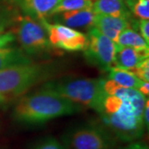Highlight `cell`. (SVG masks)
<instances>
[{
	"instance_id": "obj_1",
	"label": "cell",
	"mask_w": 149,
	"mask_h": 149,
	"mask_svg": "<svg viewBox=\"0 0 149 149\" xmlns=\"http://www.w3.org/2000/svg\"><path fill=\"white\" fill-rule=\"evenodd\" d=\"M104 90L106 95L98 112L104 125L123 142L139 140L146 130L143 113L148 97L111 80L104 81Z\"/></svg>"
},
{
	"instance_id": "obj_2",
	"label": "cell",
	"mask_w": 149,
	"mask_h": 149,
	"mask_svg": "<svg viewBox=\"0 0 149 149\" xmlns=\"http://www.w3.org/2000/svg\"><path fill=\"white\" fill-rule=\"evenodd\" d=\"M83 107L58 93L42 87L22 96L13 110L14 121L23 125H40L50 120L80 112Z\"/></svg>"
},
{
	"instance_id": "obj_3",
	"label": "cell",
	"mask_w": 149,
	"mask_h": 149,
	"mask_svg": "<svg viewBox=\"0 0 149 149\" xmlns=\"http://www.w3.org/2000/svg\"><path fill=\"white\" fill-rule=\"evenodd\" d=\"M102 79L64 78L49 81L43 88L53 91L82 107H88L97 113L106 95Z\"/></svg>"
},
{
	"instance_id": "obj_4",
	"label": "cell",
	"mask_w": 149,
	"mask_h": 149,
	"mask_svg": "<svg viewBox=\"0 0 149 149\" xmlns=\"http://www.w3.org/2000/svg\"><path fill=\"white\" fill-rule=\"evenodd\" d=\"M47 65L35 63L16 65L0 70V95L8 102L22 96L47 77Z\"/></svg>"
},
{
	"instance_id": "obj_5",
	"label": "cell",
	"mask_w": 149,
	"mask_h": 149,
	"mask_svg": "<svg viewBox=\"0 0 149 149\" xmlns=\"http://www.w3.org/2000/svg\"><path fill=\"white\" fill-rule=\"evenodd\" d=\"M65 149H115L116 139L104 126L85 123L68 129L61 137Z\"/></svg>"
},
{
	"instance_id": "obj_6",
	"label": "cell",
	"mask_w": 149,
	"mask_h": 149,
	"mask_svg": "<svg viewBox=\"0 0 149 149\" xmlns=\"http://www.w3.org/2000/svg\"><path fill=\"white\" fill-rule=\"evenodd\" d=\"M12 32L27 56L47 55L53 48L42 24L32 17L18 16L14 31Z\"/></svg>"
},
{
	"instance_id": "obj_7",
	"label": "cell",
	"mask_w": 149,
	"mask_h": 149,
	"mask_svg": "<svg viewBox=\"0 0 149 149\" xmlns=\"http://www.w3.org/2000/svg\"><path fill=\"white\" fill-rule=\"evenodd\" d=\"M87 37L88 43L83 51L87 63L105 71L113 67L117 52L116 43L93 27L88 30Z\"/></svg>"
},
{
	"instance_id": "obj_8",
	"label": "cell",
	"mask_w": 149,
	"mask_h": 149,
	"mask_svg": "<svg viewBox=\"0 0 149 149\" xmlns=\"http://www.w3.org/2000/svg\"><path fill=\"white\" fill-rule=\"evenodd\" d=\"M47 33L52 47L65 52H83L88 43L87 34L61 23H51L46 19L39 20Z\"/></svg>"
},
{
	"instance_id": "obj_9",
	"label": "cell",
	"mask_w": 149,
	"mask_h": 149,
	"mask_svg": "<svg viewBox=\"0 0 149 149\" xmlns=\"http://www.w3.org/2000/svg\"><path fill=\"white\" fill-rule=\"evenodd\" d=\"M137 23H133L132 18L118 17L109 16L103 14H95L93 27L97 31L111 39L113 42H116L119 34L125 29L133 26H137Z\"/></svg>"
},
{
	"instance_id": "obj_10",
	"label": "cell",
	"mask_w": 149,
	"mask_h": 149,
	"mask_svg": "<svg viewBox=\"0 0 149 149\" xmlns=\"http://www.w3.org/2000/svg\"><path fill=\"white\" fill-rule=\"evenodd\" d=\"M148 58L149 48L127 47L117 45L113 67L130 70Z\"/></svg>"
},
{
	"instance_id": "obj_11",
	"label": "cell",
	"mask_w": 149,
	"mask_h": 149,
	"mask_svg": "<svg viewBox=\"0 0 149 149\" xmlns=\"http://www.w3.org/2000/svg\"><path fill=\"white\" fill-rule=\"evenodd\" d=\"M58 23H61L71 28H87L93 27L95 13L92 8L68 11L56 14Z\"/></svg>"
},
{
	"instance_id": "obj_12",
	"label": "cell",
	"mask_w": 149,
	"mask_h": 149,
	"mask_svg": "<svg viewBox=\"0 0 149 149\" xmlns=\"http://www.w3.org/2000/svg\"><path fill=\"white\" fill-rule=\"evenodd\" d=\"M61 0H19L18 3L25 15L40 20L51 16Z\"/></svg>"
},
{
	"instance_id": "obj_13",
	"label": "cell",
	"mask_w": 149,
	"mask_h": 149,
	"mask_svg": "<svg viewBox=\"0 0 149 149\" xmlns=\"http://www.w3.org/2000/svg\"><path fill=\"white\" fill-rule=\"evenodd\" d=\"M92 10L95 14L131 18V13L124 0H96L93 3Z\"/></svg>"
},
{
	"instance_id": "obj_14",
	"label": "cell",
	"mask_w": 149,
	"mask_h": 149,
	"mask_svg": "<svg viewBox=\"0 0 149 149\" xmlns=\"http://www.w3.org/2000/svg\"><path fill=\"white\" fill-rule=\"evenodd\" d=\"M31 62L32 59L21 49L8 47L0 48V70L16 65Z\"/></svg>"
},
{
	"instance_id": "obj_15",
	"label": "cell",
	"mask_w": 149,
	"mask_h": 149,
	"mask_svg": "<svg viewBox=\"0 0 149 149\" xmlns=\"http://www.w3.org/2000/svg\"><path fill=\"white\" fill-rule=\"evenodd\" d=\"M109 80H111L123 87L133 89L139 91V88L144 81L140 80L133 73L126 70L119 69L117 67H112L109 70Z\"/></svg>"
},
{
	"instance_id": "obj_16",
	"label": "cell",
	"mask_w": 149,
	"mask_h": 149,
	"mask_svg": "<svg viewBox=\"0 0 149 149\" xmlns=\"http://www.w3.org/2000/svg\"><path fill=\"white\" fill-rule=\"evenodd\" d=\"M115 43L120 47L133 48H148L149 43L143 39L134 28L128 27L123 30L118 37Z\"/></svg>"
},
{
	"instance_id": "obj_17",
	"label": "cell",
	"mask_w": 149,
	"mask_h": 149,
	"mask_svg": "<svg viewBox=\"0 0 149 149\" xmlns=\"http://www.w3.org/2000/svg\"><path fill=\"white\" fill-rule=\"evenodd\" d=\"M92 5L93 3L90 0H61L52 13L51 16L68 11L92 8Z\"/></svg>"
},
{
	"instance_id": "obj_18",
	"label": "cell",
	"mask_w": 149,
	"mask_h": 149,
	"mask_svg": "<svg viewBox=\"0 0 149 149\" xmlns=\"http://www.w3.org/2000/svg\"><path fill=\"white\" fill-rule=\"evenodd\" d=\"M131 15L139 19L149 18V0H124Z\"/></svg>"
},
{
	"instance_id": "obj_19",
	"label": "cell",
	"mask_w": 149,
	"mask_h": 149,
	"mask_svg": "<svg viewBox=\"0 0 149 149\" xmlns=\"http://www.w3.org/2000/svg\"><path fill=\"white\" fill-rule=\"evenodd\" d=\"M30 149H65L61 141L53 137H46L32 145Z\"/></svg>"
},
{
	"instance_id": "obj_20",
	"label": "cell",
	"mask_w": 149,
	"mask_h": 149,
	"mask_svg": "<svg viewBox=\"0 0 149 149\" xmlns=\"http://www.w3.org/2000/svg\"><path fill=\"white\" fill-rule=\"evenodd\" d=\"M129 72L133 73L134 75H136L140 80L143 81H149V58L146 59L143 62L138 65L133 69L128 70Z\"/></svg>"
},
{
	"instance_id": "obj_21",
	"label": "cell",
	"mask_w": 149,
	"mask_h": 149,
	"mask_svg": "<svg viewBox=\"0 0 149 149\" xmlns=\"http://www.w3.org/2000/svg\"><path fill=\"white\" fill-rule=\"evenodd\" d=\"M15 36L12 32H5L0 28V48L7 47L15 41Z\"/></svg>"
},
{
	"instance_id": "obj_22",
	"label": "cell",
	"mask_w": 149,
	"mask_h": 149,
	"mask_svg": "<svg viewBox=\"0 0 149 149\" xmlns=\"http://www.w3.org/2000/svg\"><path fill=\"white\" fill-rule=\"evenodd\" d=\"M138 27L140 31V35L149 43V21L146 19H140L138 21Z\"/></svg>"
},
{
	"instance_id": "obj_23",
	"label": "cell",
	"mask_w": 149,
	"mask_h": 149,
	"mask_svg": "<svg viewBox=\"0 0 149 149\" xmlns=\"http://www.w3.org/2000/svg\"><path fill=\"white\" fill-rule=\"evenodd\" d=\"M124 149H149L148 145L141 141H133L131 142L124 148Z\"/></svg>"
},
{
	"instance_id": "obj_24",
	"label": "cell",
	"mask_w": 149,
	"mask_h": 149,
	"mask_svg": "<svg viewBox=\"0 0 149 149\" xmlns=\"http://www.w3.org/2000/svg\"><path fill=\"white\" fill-rule=\"evenodd\" d=\"M143 118L145 125V128L148 129L149 127V100L148 99L146 100L145 105L143 108Z\"/></svg>"
},
{
	"instance_id": "obj_25",
	"label": "cell",
	"mask_w": 149,
	"mask_h": 149,
	"mask_svg": "<svg viewBox=\"0 0 149 149\" xmlns=\"http://www.w3.org/2000/svg\"><path fill=\"white\" fill-rule=\"evenodd\" d=\"M139 91L143 94L144 96L146 97H148L149 95V83L147 81H144L143 83V85H141V87L139 88Z\"/></svg>"
},
{
	"instance_id": "obj_26",
	"label": "cell",
	"mask_w": 149,
	"mask_h": 149,
	"mask_svg": "<svg viewBox=\"0 0 149 149\" xmlns=\"http://www.w3.org/2000/svg\"><path fill=\"white\" fill-rule=\"evenodd\" d=\"M6 102H7V101H6L5 100H4V98L0 95V107L2 106L3 104H4Z\"/></svg>"
},
{
	"instance_id": "obj_27",
	"label": "cell",
	"mask_w": 149,
	"mask_h": 149,
	"mask_svg": "<svg viewBox=\"0 0 149 149\" xmlns=\"http://www.w3.org/2000/svg\"><path fill=\"white\" fill-rule=\"evenodd\" d=\"M8 1H10V2H13V3H18L19 0H8Z\"/></svg>"
},
{
	"instance_id": "obj_28",
	"label": "cell",
	"mask_w": 149,
	"mask_h": 149,
	"mask_svg": "<svg viewBox=\"0 0 149 149\" xmlns=\"http://www.w3.org/2000/svg\"><path fill=\"white\" fill-rule=\"evenodd\" d=\"M90 1H91V0H90Z\"/></svg>"
}]
</instances>
